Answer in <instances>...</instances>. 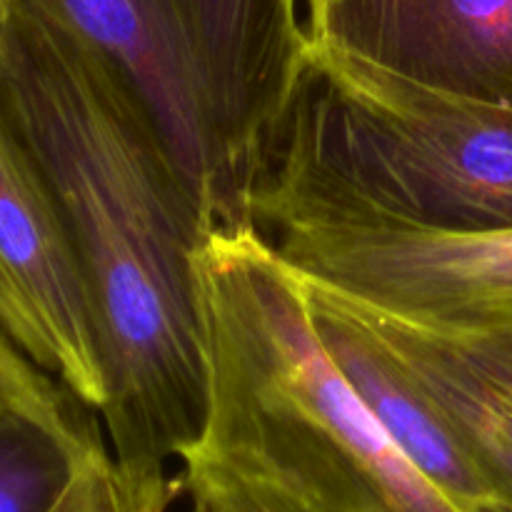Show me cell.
Returning a JSON list of instances; mask_svg holds the SVG:
<instances>
[{"mask_svg": "<svg viewBox=\"0 0 512 512\" xmlns=\"http://www.w3.org/2000/svg\"><path fill=\"white\" fill-rule=\"evenodd\" d=\"M0 265L33 320L38 365L100 415L108 383L78 253L48 180L3 113Z\"/></svg>", "mask_w": 512, "mask_h": 512, "instance_id": "cell-7", "label": "cell"}, {"mask_svg": "<svg viewBox=\"0 0 512 512\" xmlns=\"http://www.w3.org/2000/svg\"><path fill=\"white\" fill-rule=\"evenodd\" d=\"M115 495V460L90 415H0V512H113Z\"/></svg>", "mask_w": 512, "mask_h": 512, "instance_id": "cell-10", "label": "cell"}, {"mask_svg": "<svg viewBox=\"0 0 512 512\" xmlns=\"http://www.w3.org/2000/svg\"><path fill=\"white\" fill-rule=\"evenodd\" d=\"M0 113L48 180L78 253L115 468L165 478L203 425L195 253L218 225L128 80L45 0H15Z\"/></svg>", "mask_w": 512, "mask_h": 512, "instance_id": "cell-1", "label": "cell"}, {"mask_svg": "<svg viewBox=\"0 0 512 512\" xmlns=\"http://www.w3.org/2000/svg\"><path fill=\"white\" fill-rule=\"evenodd\" d=\"M338 298L512 505V325L443 328Z\"/></svg>", "mask_w": 512, "mask_h": 512, "instance_id": "cell-8", "label": "cell"}, {"mask_svg": "<svg viewBox=\"0 0 512 512\" xmlns=\"http://www.w3.org/2000/svg\"><path fill=\"white\" fill-rule=\"evenodd\" d=\"M133 88L218 228L253 223L303 75L300 0H45Z\"/></svg>", "mask_w": 512, "mask_h": 512, "instance_id": "cell-4", "label": "cell"}, {"mask_svg": "<svg viewBox=\"0 0 512 512\" xmlns=\"http://www.w3.org/2000/svg\"><path fill=\"white\" fill-rule=\"evenodd\" d=\"M473 512H512V505L508 503H493V505H483V508L473 510Z\"/></svg>", "mask_w": 512, "mask_h": 512, "instance_id": "cell-15", "label": "cell"}, {"mask_svg": "<svg viewBox=\"0 0 512 512\" xmlns=\"http://www.w3.org/2000/svg\"><path fill=\"white\" fill-rule=\"evenodd\" d=\"M208 398L180 450L188 512H468L380 428L255 225L195 253Z\"/></svg>", "mask_w": 512, "mask_h": 512, "instance_id": "cell-2", "label": "cell"}, {"mask_svg": "<svg viewBox=\"0 0 512 512\" xmlns=\"http://www.w3.org/2000/svg\"><path fill=\"white\" fill-rule=\"evenodd\" d=\"M303 283L330 358L338 363L380 428L403 450L405 458L468 512L483 505L505 503L453 430L393 368L355 315L340 303L338 295L308 280Z\"/></svg>", "mask_w": 512, "mask_h": 512, "instance_id": "cell-9", "label": "cell"}, {"mask_svg": "<svg viewBox=\"0 0 512 512\" xmlns=\"http://www.w3.org/2000/svg\"><path fill=\"white\" fill-rule=\"evenodd\" d=\"M13 8L15 0H0V65H3L5 53H8L10 28H13Z\"/></svg>", "mask_w": 512, "mask_h": 512, "instance_id": "cell-14", "label": "cell"}, {"mask_svg": "<svg viewBox=\"0 0 512 512\" xmlns=\"http://www.w3.org/2000/svg\"><path fill=\"white\" fill-rule=\"evenodd\" d=\"M178 498V478L165 475V478L128 480L118 473V495H115L113 512H168Z\"/></svg>", "mask_w": 512, "mask_h": 512, "instance_id": "cell-12", "label": "cell"}, {"mask_svg": "<svg viewBox=\"0 0 512 512\" xmlns=\"http://www.w3.org/2000/svg\"><path fill=\"white\" fill-rule=\"evenodd\" d=\"M90 410L28 358L0 328V415H28L48 423H75Z\"/></svg>", "mask_w": 512, "mask_h": 512, "instance_id": "cell-11", "label": "cell"}, {"mask_svg": "<svg viewBox=\"0 0 512 512\" xmlns=\"http://www.w3.org/2000/svg\"><path fill=\"white\" fill-rule=\"evenodd\" d=\"M0 328L33 363H38V335H35L33 320H30L23 300L15 293L3 265H0Z\"/></svg>", "mask_w": 512, "mask_h": 512, "instance_id": "cell-13", "label": "cell"}, {"mask_svg": "<svg viewBox=\"0 0 512 512\" xmlns=\"http://www.w3.org/2000/svg\"><path fill=\"white\" fill-rule=\"evenodd\" d=\"M308 45L512 103V0H303Z\"/></svg>", "mask_w": 512, "mask_h": 512, "instance_id": "cell-6", "label": "cell"}, {"mask_svg": "<svg viewBox=\"0 0 512 512\" xmlns=\"http://www.w3.org/2000/svg\"><path fill=\"white\" fill-rule=\"evenodd\" d=\"M340 213L410 228H512V103L308 45L253 223Z\"/></svg>", "mask_w": 512, "mask_h": 512, "instance_id": "cell-3", "label": "cell"}, {"mask_svg": "<svg viewBox=\"0 0 512 512\" xmlns=\"http://www.w3.org/2000/svg\"><path fill=\"white\" fill-rule=\"evenodd\" d=\"M303 280L365 308L443 328L512 325V228H410L340 213L258 220Z\"/></svg>", "mask_w": 512, "mask_h": 512, "instance_id": "cell-5", "label": "cell"}]
</instances>
